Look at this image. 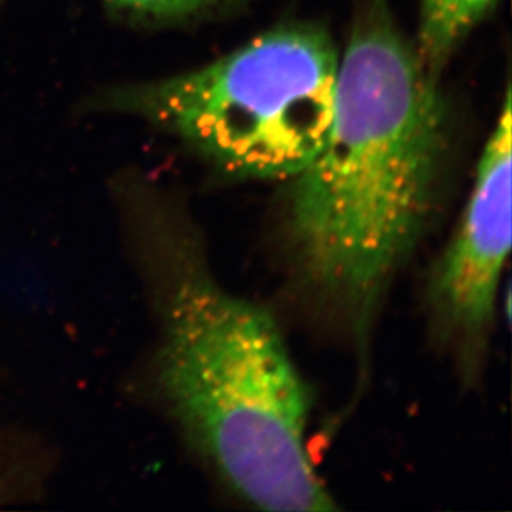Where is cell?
Returning <instances> with one entry per match:
<instances>
[{"instance_id": "4", "label": "cell", "mask_w": 512, "mask_h": 512, "mask_svg": "<svg viewBox=\"0 0 512 512\" xmlns=\"http://www.w3.org/2000/svg\"><path fill=\"white\" fill-rule=\"evenodd\" d=\"M511 118L508 88L463 221L431 285L438 324L464 342L483 339L493 322L499 279L511 249Z\"/></svg>"}, {"instance_id": "1", "label": "cell", "mask_w": 512, "mask_h": 512, "mask_svg": "<svg viewBox=\"0 0 512 512\" xmlns=\"http://www.w3.org/2000/svg\"><path fill=\"white\" fill-rule=\"evenodd\" d=\"M445 120L435 75L382 0H368L340 57L329 135L290 203L300 271L358 327L428 219Z\"/></svg>"}, {"instance_id": "6", "label": "cell", "mask_w": 512, "mask_h": 512, "mask_svg": "<svg viewBox=\"0 0 512 512\" xmlns=\"http://www.w3.org/2000/svg\"><path fill=\"white\" fill-rule=\"evenodd\" d=\"M115 9L148 19H183L213 9L223 0H105Z\"/></svg>"}, {"instance_id": "2", "label": "cell", "mask_w": 512, "mask_h": 512, "mask_svg": "<svg viewBox=\"0 0 512 512\" xmlns=\"http://www.w3.org/2000/svg\"><path fill=\"white\" fill-rule=\"evenodd\" d=\"M163 382L196 446L267 511H332L305 453L309 397L269 312L209 277L174 295Z\"/></svg>"}, {"instance_id": "3", "label": "cell", "mask_w": 512, "mask_h": 512, "mask_svg": "<svg viewBox=\"0 0 512 512\" xmlns=\"http://www.w3.org/2000/svg\"><path fill=\"white\" fill-rule=\"evenodd\" d=\"M340 54L314 25H289L193 72L121 88L103 103L171 131L219 170L294 179L334 116Z\"/></svg>"}, {"instance_id": "5", "label": "cell", "mask_w": 512, "mask_h": 512, "mask_svg": "<svg viewBox=\"0 0 512 512\" xmlns=\"http://www.w3.org/2000/svg\"><path fill=\"white\" fill-rule=\"evenodd\" d=\"M498 0H421L418 57L438 75L464 37L493 10Z\"/></svg>"}]
</instances>
